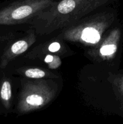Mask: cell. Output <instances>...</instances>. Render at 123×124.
I'll use <instances>...</instances> for the list:
<instances>
[{
	"mask_svg": "<svg viewBox=\"0 0 123 124\" xmlns=\"http://www.w3.org/2000/svg\"><path fill=\"white\" fill-rule=\"evenodd\" d=\"M121 29L115 27L95 47L88 52L89 55L98 61H110L115 58L121 39Z\"/></svg>",
	"mask_w": 123,
	"mask_h": 124,
	"instance_id": "cell-5",
	"label": "cell"
},
{
	"mask_svg": "<svg viewBox=\"0 0 123 124\" xmlns=\"http://www.w3.org/2000/svg\"><path fill=\"white\" fill-rule=\"evenodd\" d=\"M61 44L57 41H54L48 44L47 49L51 53H57L61 50Z\"/></svg>",
	"mask_w": 123,
	"mask_h": 124,
	"instance_id": "cell-10",
	"label": "cell"
},
{
	"mask_svg": "<svg viewBox=\"0 0 123 124\" xmlns=\"http://www.w3.org/2000/svg\"><path fill=\"white\" fill-rule=\"evenodd\" d=\"M57 89V83L52 80L22 81L17 110L27 113L43 107L55 98Z\"/></svg>",
	"mask_w": 123,
	"mask_h": 124,
	"instance_id": "cell-3",
	"label": "cell"
},
{
	"mask_svg": "<svg viewBox=\"0 0 123 124\" xmlns=\"http://www.w3.org/2000/svg\"><path fill=\"white\" fill-rule=\"evenodd\" d=\"M54 2V0H16L0 6V31L5 27L31 21Z\"/></svg>",
	"mask_w": 123,
	"mask_h": 124,
	"instance_id": "cell-4",
	"label": "cell"
},
{
	"mask_svg": "<svg viewBox=\"0 0 123 124\" xmlns=\"http://www.w3.org/2000/svg\"><path fill=\"white\" fill-rule=\"evenodd\" d=\"M12 85L11 79L4 71H0V112H7L12 102Z\"/></svg>",
	"mask_w": 123,
	"mask_h": 124,
	"instance_id": "cell-6",
	"label": "cell"
},
{
	"mask_svg": "<svg viewBox=\"0 0 123 124\" xmlns=\"http://www.w3.org/2000/svg\"><path fill=\"white\" fill-rule=\"evenodd\" d=\"M109 0H61L34 17L30 23L39 35L71 26Z\"/></svg>",
	"mask_w": 123,
	"mask_h": 124,
	"instance_id": "cell-1",
	"label": "cell"
},
{
	"mask_svg": "<svg viewBox=\"0 0 123 124\" xmlns=\"http://www.w3.org/2000/svg\"><path fill=\"white\" fill-rule=\"evenodd\" d=\"M44 62L50 69H55L60 67L62 61L59 56L53 54H47L44 58Z\"/></svg>",
	"mask_w": 123,
	"mask_h": 124,
	"instance_id": "cell-9",
	"label": "cell"
},
{
	"mask_svg": "<svg viewBox=\"0 0 123 124\" xmlns=\"http://www.w3.org/2000/svg\"><path fill=\"white\" fill-rule=\"evenodd\" d=\"M17 72L28 78L34 79H39L44 78H57V76L53 73L37 67L20 68L17 70Z\"/></svg>",
	"mask_w": 123,
	"mask_h": 124,
	"instance_id": "cell-8",
	"label": "cell"
},
{
	"mask_svg": "<svg viewBox=\"0 0 123 124\" xmlns=\"http://www.w3.org/2000/svg\"><path fill=\"white\" fill-rule=\"evenodd\" d=\"M108 80L111 84L113 93L119 101L121 109L123 111V72L109 73Z\"/></svg>",
	"mask_w": 123,
	"mask_h": 124,
	"instance_id": "cell-7",
	"label": "cell"
},
{
	"mask_svg": "<svg viewBox=\"0 0 123 124\" xmlns=\"http://www.w3.org/2000/svg\"><path fill=\"white\" fill-rule=\"evenodd\" d=\"M115 17L114 12H104L94 14L64 29L62 38L65 41L92 48L103 38L104 34L112 25Z\"/></svg>",
	"mask_w": 123,
	"mask_h": 124,
	"instance_id": "cell-2",
	"label": "cell"
}]
</instances>
